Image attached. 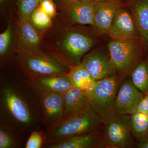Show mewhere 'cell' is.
<instances>
[{"mask_svg":"<svg viewBox=\"0 0 148 148\" xmlns=\"http://www.w3.org/2000/svg\"><path fill=\"white\" fill-rule=\"evenodd\" d=\"M121 82L117 75L95 81L94 88L87 92L89 105L104 123L116 118L115 102Z\"/></svg>","mask_w":148,"mask_h":148,"instance_id":"cell-5","label":"cell"},{"mask_svg":"<svg viewBox=\"0 0 148 148\" xmlns=\"http://www.w3.org/2000/svg\"><path fill=\"white\" fill-rule=\"evenodd\" d=\"M42 0H17V9L20 21L29 20L34 10Z\"/></svg>","mask_w":148,"mask_h":148,"instance_id":"cell-23","label":"cell"},{"mask_svg":"<svg viewBox=\"0 0 148 148\" xmlns=\"http://www.w3.org/2000/svg\"><path fill=\"white\" fill-rule=\"evenodd\" d=\"M131 10L141 39L148 49V0H129Z\"/></svg>","mask_w":148,"mask_h":148,"instance_id":"cell-15","label":"cell"},{"mask_svg":"<svg viewBox=\"0 0 148 148\" xmlns=\"http://www.w3.org/2000/svg\"><path fill=\"white\" fill-rule=\"evenodd\" d=\"M130 115H118L112 121L104 123L103 137L106 148L135 147L136 142L130 130Z\"/></svg>","mask_w":148,"mask_h":148,"instance_id":"cell-7","label":"cell"},{"mask_svg":"<svg viewBox=\"0 0 148 148\" xmlns=\"http://www.w3.org/2000/svg\"><path fill=\"white\" fill-rule=\"evenodd\" d=\"M137 111L148 115V93L144 95L138 106Z\"/></svg>","mask_w":148,"mask_h":148,"instance_id":"cell-28","label":"cell"},{"mask_svg":"<svg viewBox=\"0 0 148 148\" xmlns=\"http://www.w3.org/2000/svg\"><path fill=\"white\" fill-rule=\"evenodd\" d=\"M121 7L120 1L95 3L93 26L101 34L108 33L114 16Z\"/></svg>","mask_w":148,"mask_h":148,"instance_id":"cell-13","label":"cell"},{"mask_svg":"<svg viewBox=\"0 0 148 148\" xmlns=\"http://www.w3.org/2000/svg\"><path fill=\"white\" fill-rule=\"evenodd\" d=\"M67 76L73 87L90 92L94 88L95 81L81 63L70 66Z\"/></svg>","mask_w":148,"mask_h":148,"instance_id":"cell-17","label":"cell"},{"mask_svg":"<svg viewBox=\"0 0 148 148\" xmlns=\"http://www.w3.org/2000/svg\"><path fill=\"white\" fill-rule=\"evenodd\" d=\"M95 3L90 0H82L72 5L70 14L75 22L81 24L93 25Z\"/></svg>","mask_w":148,"mask_h":148,"instance_id":"cell-19","label":"cell"},{"mask_svg":"<svg viewBox=\"0 0 148 148\" xmlns=\"http://www.w3.org/2000/svg\"><path fill=\"white\" fill-rule=\"evenodd\" d=\"M39 6L51 18L56 14V8L52 0H42Z\"/></svg>","mask_w":148,"mask_h":148,"instance_id":"cell-27","label":"cell"},{"mask_svg":"<svg viewBox=\"0 0 148 148\" xmlns=\"http://www.w3.org/2000/svg\"><path fill=\"white\" fill-rule=\"evenodd\" d=\"M144 93L133 84L130 76L122 82L118 91L115 109L118 115H130L136 112Z\"/></svg>","mask_w":148,"mask_h":148,"instance_id":"cell-8","label":"cell"},{"mask_svg":"<svg viewBox=\"0 0 148 148\" xmlns=\"http://www.w3.org/2000/svg\"><path fill=\"white\" fill-rule=\"evenodd\" d=\"M12 36V30L8 24L5 30L0 34V56L2 61L6 58Z\"/></svg>","mask_w":148,"mask_h":148,"instance_id":"cell-26","label":"cell"},{"mask_svg":"<svg viewBox=\"0 0 148 148\" xmlns=\"http://www.w3.org/2000/svg\"><path fill=\"white\" fill-rule=\"evenodd\" d=\"M136 147L148 148V135L143 140L136 143Z\"/></svg>","mask_w":148,"mask_h":148,"instance_id":"cell-29","label":"cell"},{"mask_svg":"<svg viewBox=\"0 0 148 148\" xmlns=\"http://www.w3.org/2000/svg\"><path fill=\"white\" fill-rule=\"evenodd\" d=\"M94 45L93 40L86 35L79 32H69L62 40L61 50L53 56L69 67L78 65Z\"/></svg>","mask_w":148,"mask_h":148,"instance_id":"cell-6","label":"cell"},{"mask_svg":"<svg viewBox=\"0 0 148 148\" xmlns=\"http://www.w3.org/2000/svg\"><path fill=\"white\" fill-rule=\"evenodd\" d=\"M103 127L55 143L46 144V148H106L103 137Z\"/></svg>","mask_w":148,"mask_h":148,"instance_id":"cell-11","label":"cell"},{"mask_svg":"<svg viewBox=\"0 0 148 148\" xmlns=\"http://www.w3.org/2000/svg\"><path fill=\"white\" fill-rule=\"evenodd\" d=\"M130 76L134 85L144 95L148 93V56L138 64Z\"/></svg>","mask_w":148,"mask_h":148,"instance_id":"cell-22","label":"cell"},{"mask_svg":"<svg viewBox=\"0 0 148 148\" xmlns=\"http://www.w3.org/2000/svg\"><path fill=\"white\" fill-rule=\"evenodd\" d=\"M40 93L18 71L0 78V118L28 134L45 128L41 110Z\"/></svg>","mask_w":148,"mask_h":148,"instance_id":"cell-1","label":"cell"},{"mask_svg":"<svg viewBox=\"0 0 148 148\" xmlns=\"http://www.w3.org/2000/svg\"><path fill=\"white\" fill-rule=\"evenodd\" d=\"M14 61L18 71L30 80L67 75L69 71V67L53 55L38 49L20 50Z\"/></svg>","mask_w":148,"mask_h":148,"instance_id":"cell-3","label":"cell"},{"mask_svg":"<svg viewBox=\"0 0 148 148\" xmlns=\"http://www.w3.org/2000/svg\"><path fill=\"white\" fill-rule=\"evenodd\" d=\"M88 105L87 91L73 87L65 92L64 116L80 111Z\"/></svg>","mask_w":148,"mask_h":148,"instance_id":"cell-18","label":"cell"},{"mask_svg":"<svg viewBox=\"0 0 148 148\" xmlns=\"http://www.w3.org/2000/svg\"><path fill=\"white\" fill-rule=\"evenodd\" d=\"M65 92L41 93V110L45 128L58 121L64 117Z\"/></svg>","mask_w":148,"mask_h":148,"instance_id":"cell-10","label":"cell"},{"mask_svg":"<svg viewBox=\"0 0 148 148\" xmlns=\"http://www.w3.org/2000/svg\"><path fill=\"white\" fill-rule=\"evenodd\" d=\"M95 3L101 2L108 1H120V0H90Z\"/></svg>","mask_w":148,"mask_h":148,"instance_id":"cell-31","label":"cell"},{"mask_svg":"<svg viewBox=\"0 0 148 148\" xmlns=\"http://www.w3.org/2000/svg\"><path fill=\"white\" fill-rule=\"evenodd\" d=\"M130 130L136 143L148 135V115L136 111L130 115Z\"/></svg>","mask_w":148,"mask_h":148,"instance_id":"cell-21","label":"cell"},{"mask_svg":"<svg viewBox=\"0 0 148 148\" xmlns=\"http://www.w3.org/2000/svg\"><path fill=\"white\" fill-rule=\"evenodd\" d=\"M7 1V0H0V4H1V6L3 5Z\"/></svg>","mask_w":148,"mask_h":148,"instance_id":"cell-32","label":"cell"},{"mask_svg":"<svg viewBox=\"0 0 148 148\" xmlns=\"http://www.w3.org/2000/svg\"><path fill=\"white\" fill-rule=\"evenodd\" d=\"M27 80L40 94L66 92L73 87L67 75L47 77L34 80Z\"/></svg>","mask_w":148,"mask_h":148,"instance_id":"cell-16","label":"cell"},{"mask_svg":"<svg viewBox=\"0 0 148 148\" xmlns=\"http://www.w3.org/2000/svg\"><path fill=\"white\" fill-rule=\"evenodd\" d=\"M29 136L16 125L0 118V148L25 147Z\"/></svg>","mask_w":148,"mask_h":148,"instance_id":"cell-14","label":"cell"},{"mask_svg":"<svg viewBox=\"0 0 148 148\" xmlns=\"http://www.w3.org/2000/svg\"><path fill=\"white\" fill-rule=\"evenodd\" d=\"M45 143V129L35 130L30 133L24 148H44Z\"/></svg>","mask_w":148,"mask_h":148,"instance_id":"cell-25","label":"cell"},{"mask_svg":"<svg viewBox=\"0 0 148 148\" xmlns=\"http://www.w3.org/2000/svg\"><path fill=\"white\" fill-rule=\"evenodd\" d=\"M108 34L113 39L140 37L134 18L121 8L114 16Z\"/></svg>","mask_w":148,"mask_h":148,"instance_id":"cell-12","label":"cell"},{"mask_svg":"<svg viewBox=\"0 0 148 148\" xmlns=\"http://www.w3.org/2000/svg\"><path fill=\"white\" fill-rule=\"evenodd\" d=\"M108 47L109 55L121 83L145 58L147 50L140 37L113 39Z\"/></svg>","mask_w":148,"mask_h":148,"instance_id":"cell-4","label":"cell"},{"mask_svg":"<svg viewBox=\"0 0 148 148\" xmlns=\"http://www.w3.org/2000/svg\"><path fill=\"white\" fill-rule=\"evenodd\" d=\"M29 19L34 26L41 29H47L52 24L51 18L43 11L39 6L32 12Z\"/></svg>","mask_w":148,"mask_h":148,"instance_id":"cell-24","label":"cell"},{"mask_svg":"<svg viewBox=\"0 0 148 148\" xmlns=\"http://www.w3.org/2000/svg\"><path fill=\"white\" fill-rule=\"evenodd\" d=\"M18 35L19 43L23 47L20 50L38 49L40 38L29 20L20 21Z\"/></svg>","mask_w":148,"mask_h":148,"instance_id":"cell-20","label":"cell"},{"mask_svg":"<svg viewBox=\"0 0 148 148\" xmlns=\"http://www.w3.org/2000/svg\"><path fill=\"white\" fill-rule=\"evenodd\" d=\"M104 123L103 120L88 105L45 127V144L96 130L103 127Z\"/></svg>","mask_w":148,"mask_h":148,"instance_id":"cell-2","label":"cell"},{"mask_svg":"<svg viewBox=\"0 0 148 148\" xmlns=\"http://www.w3.org/2000/svg\"><path fill=\"white\" fill-rule=\"evenodd\" d=\"M61 1H63L64 2L72 3V5H73V4L78 2L80 1H82V0H61Z\"/></svg>","mask_w":148,"mask_h":148,"instance_id":"cell-30","label":"cell"},{"mask_svg":"<svg viewBox=\"0 0 148 148\" xmlns=\"http://www.w3.org/2000/svg\"><path fill=\"white\" fill-rule=\"evenodd\" d=\"M81 63L95 81L117 75L110 55L100 51H94L84 56Z\"/></svg>","mask_w":148,"mask_h":148,"instance_id":"cell-9","label":"cell"}]
</instances>
